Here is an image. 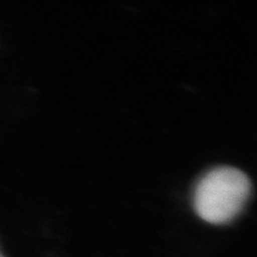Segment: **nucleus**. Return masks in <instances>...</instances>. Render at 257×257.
<instances>
[{
	"instance_id": "obj_1",
	"label": "nucleus",
	"mask_w": 257,
	"mask_h": 257,
	"mask_svg": "<svg viewBox=\"0 0 257 257\" xmlns=\"http://www.w3.org/2000/svg\"><path fill=\"white\" fill-rule=\"evenodd\" d=\"M250 194L251 182L243 172L221 166L199 179L193 193V207L208 223L227 224L243 210Z\"/></svg>"
},
{
	"instance_id": "obj_2",
	"label": "nucleus",
	"mask_w": 257,
	"mask_h": 257,
	"mask_svg": "<svg viewBox=\"0 0 257 257\" xmlns=\"http://www.w3.org/2000/svg\"><path fill=\"white\" fill-rule=\"evenodd\" d=\"M0 257H5V256H4L2 253H0Z\"/></svg>"
}]
</instances>
